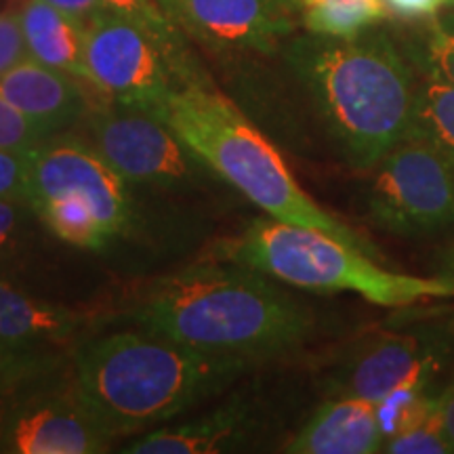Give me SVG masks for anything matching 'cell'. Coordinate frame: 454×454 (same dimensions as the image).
Here are the masks:
<instances>
[{
  "instance_id": "6da1fadb",
  "label": "cell",
  "mask_w": 454,
  "mask_h": 454,
  "mask_svg": "<svg viewBox=\"0 0 454 454\" xmlns=\"http://www.w3.org/2000/svg\"><path fill=\"white\" fill-rule=\"evenodd\" d=\"M284 59L354 168L372 170L411 130L417 70L383 27L345 38L308 32Z\"/></svg>"
},
{
  "instance_id": "7a4b0ae2",
  "label": "cell",
  "mask_w": 454,
  "mask_h": 454,
  "mask_svg": "<svg viewBox=\"0 0 454 454\" xmlns=\"http://www.w3.org/2000/svg\"><path fill=\"white\" fill-rule=\"evenodd\" d=\"M137 320L175 343L253 362L301 348L314 331L299 301L238 261L194 265L160 282Z\"/></svg>"
},
{
  "instance_id": "3957f363",
  "label": "cell",
  "mask_w": 454,
  "mask_h": 454,
  "mask_svg": "<svg viewBox=\"0 0 454 454\" xmlns=\"http://www.w3.org/2000/svg\"><path fill=\"white\" fill-rule=\"evenodd\" d=\"M251 362L152 333L107 334L76 356V402L114 440L208 400L230 387Z\"/></svg>"
},
{
  "instance_id": "277c9868",
  "label": "cell",
  "mask_w": 454,
  "mask_h": 454,
  "mask_svg": "<svg viewBox=\"0 0 454 454\" xmlns=\"http://www.w3.org/2000/svg\"><path fill=\"white\" fill-rule=\"evenodd\" d=\"M154 116L177 135L192 156L211 167L271 219L314 227L379 257L368 238L311 200L274 144L211 82H179Z\"/></svg>"
},
{
  "instance_id": "5b68a950",
  "label": "cell",
  "mask_w": 454,
  "mask_h": 454,
  "mask_svg": "<svg viewBox=\"0 0 454 454\" xmlns=\"http://www.w3.org/2000/svg\"><path fill=\"white\" fill-rule=\"evenodd\" d=\"M234 261L314 293H356L383 308L454 299V278L391 271L371 254L314 227L254 219L231 248Z\"/></svg>"
},
{
  "instance_id": "8992f818",
  "label": "cell",
  "mask_w": 454,
  "mask_h": 454,
  "mask_svg": "<svg viewBox=\"0 0 454 454\" xmlns=\"http://www.w3.org/2000/svg\"><path fill=\"white\" fill-rule=\"evenodd\" d=\"M372 170L366 215L374 225L400 238L454 230V167L429 144L406 135Z\"/></svg>"
},
{
  "instance_id": "52a82bcc",
  "label": "cell",
  "mask_w": 454,
  "mask_h": 454,
  "mask_svg": "<svg viewBox=\"0 0 454 454\" xmlns=\"http://www.w3.org/2000/svg\"><path fill=\"white\" fill-rule=\"evenodd\" d=\"M454 356V325L442 320L366 334L337 357L326 372L331 397L349 395L379 402L412 379H438Z\"/></svg>"
},
{
  "instance_id": "ba28073f",
  "label": "cell",
  "mask_w": 454,
  "mask_h": 454,
  "mask_svg": "<svg viewBox=\"0 0 454 454\" xmlns=\"http://www.w3.org/2000/svg\"><path fill=\"white\" fill-rule=\"evenodd\" d=\"M84 66L90 89L118 106L150 114L179 84L160 47L110 9L84 24Z\"/></svg>"
},
{
  "instance_id": "9c48e42d",
  "label": "cell",
  "mask_w": 454,
  "mask_h": 454,
  "mask_svg": "<svg viewBox=\"0 0 454 454\" xmlns=\"http://www.w3.org/2000/svg\"><path fill=\"white\" fill-rule=\"evenodd\" d=\"M57 196H76L90 204L112 238L122 234L133 219L127 179L112 164L76 137H59L34 147L30 156L27 202L36 204Z\"/></svg>"
},
{
  "instance_id": "30bf717a",
  "label": "cell",
  "mask_w": 454,
  "mask_h": 454,
  "mask_svg": "<svg viewBox=\"0 0 454 454\" xmlns=\"http://www.w3.org/2000/svg\"><path fill=\"white\" fill-rule=\"evenodd\" d=\"M95 150L130 184L173 185L187 177V147L154 114L124 107L89 121Z\"/></svg>"
},
{
  "instance_id": "8fae6325",
  "label": "cell",
  "mask_w": 454,
  "mask_h": 454,
  "mask_svg": "<svg viewBox=\"0 0 454 454\" xmlns=\"http://www.w3.org/2000/svg\"><path fill=\"white\" fill-rule=\"evenodd\" d=\"M288 0H179V26L217 51L271 53L294 32Z\"/></svg>"
},
{
  "instance_id": "7c38bea8",
  "label": "cell",
  "mask_w": 454,
  "mask_h": 454,
  "mask_svg": "<svg viewBox=\"0 0 454 454\" xmlns=\"http://www.w3.org/2000/svg\"><path fill=\"white\" fill-rule=\"evenodd\" d=\"M110 442L74 397L27 408L9 425L3 446L15 454H95L107 450Z\"/></svg>"
},
{
  "instance_id": "4fadbf2b",
  "label": "cell",
  "mask_w": 454,
  "mask_h": 454,
  "mask_svg": "<svg viewBox=\"0 0 454 454\" xmlns=\"http://www.w3.org/2000/svg\"><path fill=\"white\" fill-rule=\"evenodd\" d=\"M0 93L49 137L81 121L89 110L82 81L34 59L21 61L13 70L3 74Z\"/></svg>"
},
{
  "instance_id": "5bb4252c",
  "label": "cell",
  "mask_w": 454,
  "mask_h": 454,
  "mask_svg": "<svg viewBox=\"0 0 454 454\" xmlns=\"http://www.w3.org/2000/svg\"><path fill=\"white\" fill-rule=\"evenodd\" d=\"M293 454H372L383 450L377 404L364 397H331L288 442Z\"/></svg>"
},
{
  "instance_id": "9a60e30c",
  "label": "cell",
  "mask_w": 454,
  "mask_h": 454,
  "mask_svg": "<svg viewBox=\"0 0 454 454\" xmlns=\"http://www.w3.org/2000/svg\"><path fill=\"white\" fill-rule=\"evenodd\" d=\"M254 419L247 404L227 402L225 406L177 425L170 429H158L135 440L124 452L130 454H217L240 450L254 434Z\"/></svg>"
},
{
  "instance_id": "2e32d148",
  "label": "cell",
  "mask_w": 454,
  "mask_h": 454,
  "mask_svg": "<svg viewBox=\"0 0 454 454\" xmlns=\"http://www.w3.org/2000/svg\"><path fill=\"white\" fill-rule=\"evenodd\" d=\"M17 13L30 59L89 84L84 66V21L47 0H24Z\"/></svg>"
},
{
  "instance_id": "e0dca14e",
  "label": "cell",
  "mask_w": 454,
  "mask_h": 454,
  "mask_svg": "<svg viewBox=\"0 0 454 454\" xmlns=\"http://www.w3.org/2000/svg\"><path fill=\"white\" fill-rule=\"evenodd\" d=\"M78 325L81 317L70 309L36 301L0 282V343L61 340L72 337Z\"/></svg>"
},
{
  "instance_id": "ac0fdd59",
  "label": "cell",
  "mask_w": 454,
  "mask_h": 454,
  "mask_svg": "<svg viewBox=\"0 0 454 454\" xmlns=\"http://www.w3.org/2000/svg\"><path fill=\"white\" fill-rule=\"evenodd\" d=\"M104 3L106 9L137 26L160 47L181 84L208 82V78L200 72V66L187 47L184 36L185 30L170 20L167 11L158 4V0H104Z\"/></svg>"
},
{
  "instance_id": "d6986e66",
  "label": "cell",
  "mask_w": 454,
  "mask_h": 454,
  "mask_svg": "<svg viewBox=\"0 0 454 454\" xmlns=\"http://www.w3.org/2000/svg\"><path fill=\"white\" fill-rule=\"evenodd\" d=\"M408 135L423 139L454 167V84L417 72Z\"/></svg>"
},
{
  "instance_id": "ffe728a7",
  "label": "cell",
  "mask_w": 454,
  "mask_h": 454,
  "mask_svg": "<svg viewBox=\"0 0 454 454\" xmlns=\"http://www.w3.org/2000/svg\"><path fill=\"white\" fill-rule=\"evenodd\" d=\"M305 30L322 36H356L387 20L383 0H301Z\"/></svg>"
},
{
  "instance_id": "44dd1931",
  "label": "cell",
  "mask_w": 454,
  "mask_h": 454,
  "mask_svg": "<svg viewBox=\"0 0 454 454\" xmlns=\"http://www.w3.org/2000/svg\"><path fill=\"white\" fill-rule=\"evenodd\" d=\"M442 400L444 389H435V379H412L374 402L383 444L442 411Z\"/></svg>"
},
{
  "instance_id": "7402d4cb",
  "label": "cell",
  "mask_w": 454,
  "mask_h": 454,
  "mask_svg": "<svg viewBox=\"0 0 454 454\" xmlns=\"http://www.w3.org/2000/svg\"><path fill=\"white\" fill-rule=\"evenodd\" d=\"M34 211L44 221V225L61 240L78 248L99 251L112 236L101 225L98 215L89 202L76 196H57L34 204Z\"/></svg>"
},
{
  "instance_id": "603a6c76",
  "label": "cell",
  "mask_w": 454,
  "mask_h": 454,
  "mask_svg": "<svg viewBox=\"0 0 454 454\" xmlns=\"http://www.w3.org/2000/svg\"><path fill=\"white\" fill-rule=\"evenodd\" d=\"M406 55L419 74L454 84V11L425 20L406 44Z\"/></svg>"
},
{
  "instance_id": "cb8c5ba5",
  "label": "cell",
  "mask_w": 454,
  "mask_h": 454,
  "mask_svg": "<svg viewBox=\"0 0 454 454\" xmlns=\"http://www.w3.org/2000/svg\"><path fill=\"white\" fill-rule=\"evenodd\" d=\"M381 452L389 454H454V444L448 438L442 411L431 414L412 429L395 435L383 444Z\"/></svg>"
},
{
  "instance_id": "d4e9b609",
  "label": "cell",
  "mask_w": 454,
  "mask_h": 454,
  "mask_svg": "<svg viewBox=\"0 0 454 454\" xmlns=\"http://www.w3.org/2000/svg\"><path fill=\"white\" fill-rule=\"evenodd\" d=\"M47 139L49 135L36 122L0 93V150L30 152Z\"/></svg>"
},
{
  "instance_id": "484cf974",
  "label": "cell",
  "mask_w": 454,
  "mask_h": 454,
  "mask_svg": "<svg viewBox=\"0 0 454 454\" xmlns=\"http://www.w3.org/2000/svg\"><path fill=\"white\" fill-rule=\"evenodd\" d=\"M44 362L47 360L27 345L0 343V394L34 377Z\"/></svg>"
},
{
  "instance_id": "4316f807",
  "label": "cell",
  "mask_w": 454,
  "mask_h": 454,
  "mask_svg": "<svg viewBox=\"0 0 454 454\" xmlns=\"http://www.w3.org/2000/svg\"><path fill=\"white\" fill-rule=\"evenodd\" d=\"M30 152L0 150V200H27Z\"/></svg>"
},
{
  "instance_id": "83f0119b",
  "label": "cell",
  "mask_w": 454,
  "mask_h": 454,
  "mask_svg": "<svg viewBox=\"0 0 454 454\" xmlns=\"http://www.w3.org/2000/svg\"><path fill=\"white\" fill-rule=\"evenodd\" d=\"M30 59L20 13H0V76Z\"/></svg>"
},
{
  "instance_id": "f1b7e54d",
  "label": "cell",
  "mask_w": 454,
  "mask_h": 454,
  "mask_svg": "<svg viewBox=\"0 0 454 454\" xmlns=\"http://www.w3.org/2000/svg\"><path fill=\"white\" fill-rule=\"evenodd\" d=\"M391 15L404 21H425L452 7V0H383Z\"/></svg>"
},
{
  "instance_id": "f546056e",
  "label": "cell",
  "mask_w": 454,
  "mask_h": 454,
  "mask_svg": "<svg viewBox=\"0 0 454 454\" xmlns=\"http://www.w3.org/2000/svg\"><path fill=\"white\" fill-rule=\"evenodd\" d=\"M47 3L53 4V7L66 11L87 24L93 15H98L99 11L106 9L104 0H47Z\"/></svg>"
},
{
  "instance_id": "4dcf8cb0",
  "label": "cell",
  "mask_w": 454,
  "mask_h": 454,
  "mask_svg": "<svg viewBox=\"0 0 454 454\" xmlns=\"http://www.w3.org/2000/svg\"><path fill=\"white\" fill-rule=\"evenodd\" d=\"M17 225V211L11 200H0V251L7 247Z\"/></svg>"
},
{
  "instance_id": "1f68e13d",
  "label": "cell",
  "mask_w": 454,
  "mask_h": 454,
  "mask_svg": "<svg viewBox=\"0 0 454 454\" xmlns=\"http://www.w3.org/2000/svg\"><path fill=\"white\" fill-rule=\"evenodd\" d=\"M442 421H444V429L448 438L454 444V385L444 389V400H442Z\"/></svg>"
},
{
  "instance_id": "d6a6232c",
  "label": "cell",
  "mask_w": 454,
  "mask_h": 454,
  "mask_svg": "<svg viewBox=\"0 0 454 454\" xmlns=\"http://www.w3.org/2000/svg\"><path fill=\"white\" fill-rule=\"evenodd\" d=\"M438 276H444V278H454V247L448 251L444 257H442V263H440V271Z\"/></svg>"
},
{
  "instance_id": "836d02e7",
  "label": "cell",
  "mask_w": 454,
  "mask_h": 454,
  "mask_svg": "<svg viewBox=\"0 0 454 454\" xmlns=\"http://www.w3.org/2000/svg\"><path fill=\"white\" fill-rule=\"evenodd\" d=\"M158 4L167 11L168 17L175 21V24H179V0H158Z\"/></svg>"
},
{
  "instance_id": "e575fe53",
  "label": "cell",
  "mask_w": 454,
  "mask_h": 454,
  "mask_svg": "<svg viewBox=\"0 0 454 454\" xmlns=\"http://www.w3.org/2000/svg\"><path fill=\"white\" fill-rule=\"evenodd\" d=\"M7 429H9V425H7V408L0 406V446H3V440H4V435H7Z\"/></svg>"
},
{
  "instance_id": "d590c367",
  "label": "cell",
  "mask_w": 454,
  "mask_h": 454,
  "mask_svg": "<svg viewBox=\"0 0 454 454\" xmlns=\"http://www.w3.org/2000/svg\"><path fill=\"white\" fill-rule=\"evenodd\" d=\"M288 3H291L294 9H299V3H301V0H288Z\"/></svg>"
},
{
  "instance_id": "8d00e7d4",
  "label": "cell",
  "mask_w": 454,
  "mask_h": 454,
  "mask_svg": "<svg viewBox=\"0 0 454 454\" xmlns=\"http://www.w3.org/2000/svg\"><path fill=\"white\" fill-rule=\"evenodd\" d=\"M450 9H454V0H452V7Z\"/></svg>"
}]
</instances>
